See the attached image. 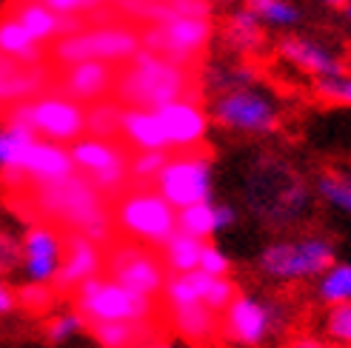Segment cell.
<instances>
[{"mask_svg": "<svg viewBox=\"0 0 351 348\" xmlns=\"http://www.w3.org/2000/svg\"><path fill=\"white\" fill-rule=\"evenodd\" d=\"M34 132H26V129H17V126H3L0 129V174L3 171H12L21 151L34 140Z\"/></svg>", "mask_w": 351, "mask_h": 348, "instance_id": "35", "label": "cell"}, {"mask_svg": "<svg viewBox=\"0 0 351 348\" xmlns=\"http://www.w3.org/2000/svg\"><path fill=\"white\" fill-rule=\"evenodd\" d=\"M154 114L160 117V123L166 129L171 154L178 151H200L208 134V114L197 100L183 97L166 103V106L154 109Z\"/></svg>", "mask_w": 351, "mask_h": 348, "instance_id": "15", "label": "cell"}, {"mask_svg": "<svg viewBox=\"0 0 351 348\" xmlns=\"http://www.w3.org/2000/svg\"><path fill=\"white\" fill-rule=\"evenodd\" d=\"M17 308V291L9 286V280L0 277V317H9Z\"/></svg>", "mask_w": 351, "mask_h": 348, "instance_id": "44", "label": "cell"}, {"mask_svg": "<svg viewBox=\"0 0 351 348\" xmlns=\"http://www.w3.org/2000/svg\"><path fill=\"white\" fill-rule=\"evenodd\" d=\"M220 3H234V0H220Z\"/></svg>", "mask_w": 351, "mask_h": 348, "instance_id": "50", "label": "cell"}, {"mask_svg": "<svg viewBox=\"0 0 351 348\" xmlns=\"http://www.w3.org/2000/svg\"><path fill=\"white\" fill-rule=\"evenodd\" d=\"M226 40H229V46L234 51L254 55L263 46V23L245 6H240L229 14V21H226Z\"/></svg>", "mask_w": 351, "mask_h": 348, "instance_id": "26", "label": "cell"}, {"mask_svg": "<svg viewBox=\"0 0 351 348\" xmlns=\"http://www.w3.org/2000/svg\"><path fill=\"white\" fill-rule=\"evenodd\" d=\"M169 160V151H134L129 158V177L134 180H157Z\"/></svg>", "mask_w": 351, "mask_h": 348, "instance_id": "39", "label": "cell"}, {"mask_svg": "<svg viewBox=\"0 0 351 348\" xmlns=\"http://www.w3.org/2000/svg\"><path fill=\"white\" fill-rule=\"evenodd\" d=\"M346 14H348V21H351V3H348V6H346Z\"/></svg>", "mask_w": 351, "mask_h": 348, "instance_id": "49", "label": "cell"}, {"mask_svg": "<svg viewBox=\"0 0 351 348\" xmlns=\"http://www.w3.org/2000/svg\"><path fill=\"white\" fill-rule=\"evenodd\" d=\"M154 191L174 212L212 203V163H208L206 149L169 154L163 171L154 180Z\"/></svg>", "mask_w": 351, "mask_h": 348, "instance_id": "7", "label": "cell"}, {"mask_svg": "<svg viewBox=\"0 0 351 348\" xmlns=\"http://www.w3.org/2000/svg\"><path fill=\"white\" fill-rule=\"evenodd\" d=\"M43 6H49L55 14L60 17H77L83 12H95L106 3H117V0H40Z\"/></svg>", "mask_w": 351, "mask_h": 348, "instance_id": "42", "label": "cell"}, {"mask_svg": "<svg viewBox=\"0 0 351 348\" xmlns=\"http://www.w3.org/2000/svg\"><path fill=\"white\" fill-rule=\"evenodd\" d=\"M75 311L86 320L95 323H152L157 300L143 297L126 286L114 283L112 277H92L75 291Z\"/></svg>", "mask_w": 351, "mask_h": 348, "instance_id": "3", "label": "cell"}, {"mask_svg": "<svg viewBox=\"0 0 351 348\" xmlns=\"http://www.w3.org/2000/svg\"><path fill=\"white\" fill-rule=\"evenodd\" d=\"M206 243L189 237L183 232H174L166 243H163V266L171 274H189V271H197L200 266V251H203Z\"/></svg>", "mask_w": 351, "mask_h": 348, "instance_id": "27", "label": "cell"}, {"mask_svg": "<svg viewBox=\"0 0 351 348\" xmlns=\"http://www.w3.org/2000/svg\"><path fill=\"white\" fill-rule=\"evenodd\" d=\"M34 206L38 212L63 223L72 234H83L92 243H109L112 240V212L106 206V197L83 177V174H69L58 183L34 186Z\"/></svg>", "mask_w": 351, "mask_h": 348, "instance_id": "1", "label": "cell"}, {"mask_svg": "<svg viewBox=\"0 0 351 348\" xmlns=\"http://www.w3.org/2000/svg\"><path fill=\"white\" fill-rule=\"evenodd\" d=\"M103 266H106V257H103V249L97 243L69 232V237H63V257L51 288L58 294H75L77 286L92 280V277H100Z\"/></svg>", "mask_w": 351, "mask_h": 348, "instance_id": "16", "label": "cell"}, {"mask_svg": "<svg viewBox=\"0 0 351 348\" xmlns=\"http://www.w3.org/2000/svg\"><path fill=\"white\" fill-rule=\"evenodd\" d=\"M137 51H140V32H134L132 26H97L60 38L51 55H55L60 66H72L83 60L117 66V63H129Z\"/></svg>", "mask_w": 351, "mask_h": 348, "instance_id": "6", "label": "cell"}, {"mask_svg": "<svg viewBox=\"0 0 351 348\" xmlns=\"http://www.w3.org/2000/svg\"><path fill=\"white\" fill-rule=\"evenodd\" d=\"M191 75L189 69L174 66L160 55L140 49L126 63L123 72H117L114 100L123 109H160L166 103L191 97ZM197 100V97H191Z\"/></svg>", "mask_w": 351, "mask_h": 348, "instance_id": "2", "label": "cell"}, {"mask_svg": "<svg viewBox=\"0 0 351 348\" xmlns=\"http://www.w3.org/2000/svg\"><path fill=\"white\" fill-rule=\"evenodd\" d=\"M69 174H75V163L69 158V149L34 137V140L21 151L14 169L3 171L0 177H3L9 186H26V183L43 186V183H58V180L69 177Z\"/></svg>", "mask_w": 351, "mask_h": 348, "instance_id": "14", "label": "cell"}, {"mask_svg": "<svg viewBox=\"0 0 351 348\" xmlns=\"http://www.w3.org/2000/svg\"><path fill=\"white\" fill-rule=\"evenodd\" d=\"M208 43H212V21H203V17L174 14L171 21L140 32V49L152 51V55H160L169 63L183 66V69L195 63Z\"/></svg>", "mask_w": 351, "mask_h": 348, "instance_id": "9", "label": "cell"}, {"mask_svg": "<svg viewBox=\"0 0 351 348\" xmlns=\"http://www.w3.org/2000/svg\"><path fill=\"white\" fill-rule=\"evenodd\" d=\"M0 55L23 66H43V49L29 38L14 17L0 21Z\"/></svg>", "mask_w": 351, "mask_h": 348, "instance_id": "25", "label": "cell"}, {"mask_svg": "<svg viewBox=\"0 0 351 348\" xmlns=\"http://www.w3.org/2000/svg\"><path fill=\"white\" fill-rule=\"evenodd\" d=\"M212 120L229 132L266 134L277 129V106L254 86H234L212 103Z\"/></svg>", "mask_w": 351, "mask_h": 348, "instance_id": "11", "label": "cell"}, {"mask_svg": "<svg viewBox=\"0 0 351 348\" xmlns=\"http://www.w3.org/2000/svg\"><path fill=\"white\" fill-rule=\"evenodd\" d=\"M49 89V72L43 66H23L0 55V109L29 103Z\"/></svg>", "mask_w": 351, "mask_h": 348, "instance_id": "20", "label": "cell"}, {"mask_svg": "<svg viewBox=\"0 0 351 348\" xmlns=\"http://www.w3.org/2000/svg\"><path fill=\"white\" fill-rule=\"evenodd\" d=\"M249 9L260 23L274 26V29H291L300 23V9L289 0H245Z\"/></svg>", "mask_w": 351, "mask_h": 348, "instance_id": "30", "label": "cell"}, {"mask_svg": "<svg viewBox=\"0 0 351 348\" xmlns=\"http://www.w3.org/2000/svg\"><path fill=\"white\" fill-rule=\"evenodd\" d=\"M103 269L109 271L114 283L143 294V297L157 300L163 294V286H166L163 260L152 254L146 246H140V243H120V246H112Z\"/></svg>", "mask_w": 351, "mask_h": 348, "instance_id": "12", "label": "cell"}, {"mask_svg": "<svg viewBox=\"0 0 351 348\" xmlns=\"http://www.w3.org/2000/svg\"><path fill=\"white\" fill-rule=\"evenodd\" d=\"M277 51H280L283 60H289L294 69H300V72L311 75L314 80L346 75V60L340 55H335L331 49H326L323 43H317V40L289 34V38H280Z\"/></svg>", "mask_w": 351, "mask_h": 348, "instance_id": "19", "label": "cell"}, {"mask_svg": "<svg viewBox=\"0 0 351 348\" xmlns=\"http://www.w3.org/2000/svg\"><path fill=\"white\" fill-rule=\"evenodd\" d=\"M120 134L126 137V143L134 151H169L171 154L160 117L149 109H123Z\"/></svg>", "mask_w": 351, "mask_h": 348, "instance_id": "22", "label": "cell"}, {"mask_svg": "<svg viewBox=\"0 0 351 348\" xmlns=\"http://www.w3.org/2000/svg\"><path fill=\"white\" fill-rule=\"evenodd\" d=\"M112 223L140 246H160L178 232V212L154 188H132L120 195Z\"/></svg>", "mask_w": 351, "mask_h": 348, "instance_id": "4", "label": "cell"}, {"mask_svg": "<svg viewBox=\"0 0 351 348\" xmlns=\"http://www.w3.org/2000/svg\"><path fill=\"white\" fill-rule=\"evenodd\" d=\"M289 348H337V345H331V343H326L320 337H297Z\"/></svg>", "mask_w": 351, "mask_h": 348, "instance_id": "45", "label": "cell"}, {"mask_svg": "<svg viewBox=\"0 0 351 348\" xmlns=\"http://www.w3.org/2000/svg\"><path fill=\"white\" fill-rule=\"evenodd\" d=\"M21 251H23L21 269L26 274V283H38V286L55 283L63 257V237L51 225H32L21 240Z\"/></svg>", "mask_w": 351, "mask_h": 348, "instance_id": "18", "label": "cell"}, {"mask_svg": "<svg viewBox=\"0 0 351 348\" xmlns=\"http://www.w3.org/2000/svg\"><path fill=\"white\" fill-rule=\"evenodd\" d=\"M289 328V308L280 303L237 294L234 303L220 314V334L243 348H260L269 337Z\"/></svg>", "mask_w": 351, "mask_h": 348, "instance_id": "8", "label": "cell"}, {"mask_svg": "<svg viewBox=\"0 0 351 348\" xmlns=\"http://www.w3.org/2000/svg\"><path fill=\"white\" fill-rule=\"evenodd\" d=\"M166 3H178V0H166Z\"/></svg>", "mask_w": 351, "mask_h": 348, "instance_id": "51", "label": "cell"}, {"mask_svg": "<svg viewBox=\"0 0 351 348\" xmlns=\"http://www.w3.org/2000/svg\"><path fill=\"white\" fill-rule=\"evenodd\" d=\"M32 109V132L46 137L49 143H75L86 134V106L63 95H40L29 103Z\"/></svg>", "mask_w": 351, "mask_h": 348, "instance_id": "13", "label": "cell"}, {"mask_svg": "<svg viewBox=\"0 0 351 348\" xmlns=\"http://www.w3.org/2000/svg\"><path fill=\"white\" fill-rule=\"evenodd\" d=\"M17 291V308H23L26 314L32 317H43L55 308V300H58V291L51 286H38V283H26Z\"/></svg>", "mask_w": 351, "mask_h": 348, "instance_id": "34", "label": "cell"}, {"mask_svg": "<svg viewBox=\"0 0 351 348\" xmlns=\"http://www.w3.org/2000/svg\"><path fill=\"white\" fill-rule=\"evenodd\" d=\"M117 83V69L109 63H97V60H83V63H72L63 66L58 89L63 97L80 103V106H95L100 100H109V95L114 92Z\"/></svg>", "mask_w": 351, "mask_h": 348, "instance_id": "17", "label": "cell"}, {"mask_svg": "<svg viewBox=\"0 0 351 348\" xmlns=\"http://www.w3.org/2000/svg\"><path fill=\"white\" fill-rule=\"evenodd\" d=\"M83 332H86V320L77 314V311H60V314H51L43 323V340L49 345H63Z\"/></svg>", "mask_w": 351, "mask_h": 348, "instance_id": "32", "label": "cell"}, {"mask_svg": "<svg viewBox=\"0 0 351 348\" xmlns=\"http://www.w3.org/2000/svg\"><path fill=\"white\" fill-rule=\"evenodd\" d=\"M197 271L208 274V277H229L232 271V260L229 254H226L220 246H215V243H206L203 251H200V266Z\"/></svg>", "mask_w": 351, "mask_h": 348, "instance_id": "40", "label": "cell"}, {"mask_svg": "<svg viewBox=\"0 0 351 348\" xmlns=\"http://www.w3.org/2000/svg\"><path fill=\"white\" fill-rule=\"evenodd\" d=\"M343 60H346V75L351 77V51H348V58H343Z\"/></svg>", "mask_w": 351, "mask_h": 348, "instance_id": "48", "label": "cell"}, {"mask_svg": "<svg viewBox=\"0 0 351 348\" xmlns=\"http://www.w3.org/2000/svg\"><path fill=\"white\" fill-rule=\"evenodd\" d=\"M178 232L195 237L200 243H208L217 229H215V203H200V206H191L178 212Z\"/></svg>", "mask_w": 351, "mask_h": 348, "instance_id": "31", "label": "cell"}, {"mask_svg": "<svg viewBox=\"0 0 351 348\" xmlns=\"http://www.w3.org/2000/svg\"><path fill=\"white\" fill-rule=\"evenodd\" d=\"M234 223H237L234 206H229V203H215V229H217V234L226 232V229H232Z\"/></svg>", "mask_w": 351, "mask_h": 348, "instance_id": "43", "label": "cell"}, {"mask_svg": "<svg viewBox=\"0 0 351 348\" xmlns=\"http://www.w3.org/2000/svg\"><path fill=\"white\" fill-rule=\"evenodd\" d=\"M314 97L328 106H348L351 109V77L340 75V77H323L314 80Z\"/></svg>", "mask_w": 351, "mask_h": 348, "instance_id": "38", "label": "cell"}, {"mask_svg": "<svg viewBox=\"0 0 351 348\" xmlns=\"http://www.w3.org/2000/svg\"><path fill=\"white\" fill-rule=\"evenodd\" d=\"M337 263L335 243L326 237H303V240H277L263 249L257 266L269 280L294 283L311 280L326 274Z\"/></svg>", "mask_w": 351, "mask_h": 348, "instance_id": "5", "label": "cell"}, {"mask_svg": "<svg viewBox=\"0 0 351 348\" xmlns=\"http://www.w3.org/2000/svg\"><path fill=\"white\" fill-rule=\"evenodd\" d=\"M348 180H351V174H348Z\"/></svg>", "mask_w": 351, "mask_h": 348, "instance_id": "52", "label": "cell"}, {"mask_svg": "<svg viewBox=\"0 0 351 348\" xmlns=\"http://www.w3.org/2000/svg\"><path fill=\"white\" fill-rule=\"evenodd\" d=\"M317 297L328 308L351 303V263H335L317 277Z\"/></svg>", "mask_w": 351, "mask_h": 348, "instance_id": "28", "label": "cell"}, {"mask_svg": "<svg viewBox=\"0 0 351 348\" xmlns=\"http://www.w3.org/2000/svg\"><path fill=\"white\" fill-rule=\"evenodd\" d=\"M69 158L75 171L83 174L103 197H120L129 180V154L114 140L100 137H80L69 146Z\"/></svg>", "mask_w": 351, "mask_h": 348, "instance_id": "10", "label": "cell"}, {"mask_svg": "<svg viewBox=\"0 0 351 348\" xmlns=\"http://www.w3.org/2000/svg\"><path fill=\"white\" fill-rule=\"evenodd\" d=\"M326 337L337 348H351V303L328 308L326 314Z\"/></svg>", "mask_w": 351, "mask_h": 348, "instance_id": "37", "label": "cell"}, {"mask_svg": "<svg viewBox=\"0 0 351 348\" xmlns=\"http://www.w3.org/2000/svg\"><path fill=\"white\" fill-rule=\"evenodd\" d=\"M323 3H326V6H348L351 0H323Z\"/></svg>", "mask_w": 351, "mask_h": 348, "instance_id": "47", "label": "cell"}, {"mask_svg": "<svg viewBox=\"0 0 351 348\" xmlns=\"http://www.w3.org/2000/svg\"><path fill=\"white\" fill-rule=\"evenodd\" d=\"M237 297V286L232 277H208L206 274V286H203V306L208 311H215V314L220 317L226 308H229Z\"/></svg>", "mask_w": 351, "mask_h": 348, "instance_id": "36", "label": "cell"}, {"mask_svg": "<svg viewBox=\"0 0 351 348\" xmlns=\"http://www.w3.org/2000/svg\"><path fill=\"white\" fill-rule=\"evenodd\" d=\"M23 266V251H21V240L9 232H0V277L6 280V274Z\"/></svg>", "mask_w": 351, "mask_h": 348, "instance_id": "41", "label": "cell"}, {"mask_svg": "<svg viewBox=\"0 0 351 348\" xmlns=\"http://www.w3.org/2000/svg\"><path fill=\"white\" fill-rule=\"evenodd\" d=\"M171 325H174V332H178L180 340H186L191 345H200V348L220 337V317L215 311H208L203 303L171 311Z\"/></svg>", "mask_w": 351, "mask_h": 348, "instance_id": "23", "label": "cell"}, {"mask_svg": "<svg viewBox=\"0 0 351 348\" xmlns=\"http://www.w3.org/2000/svg\"><path fill=\"white\" fill-rule=\"evenodd\" d=\"M120 120H123V106L117 100H100L95 106L86 109V132L89 137H100V140H112L120 134Z\"/></svg>", "mask_w": 351, "mask_h": 348, "instance_id": "29", "label": "cell"}, {"mask_svg": "<svg viewBox=\"0 0 351 348\" xmlns=\"http://www.w3.org/2000/svg\"><path fill=\"white\" fill-rule=\"evenodd\" d=\"M154 328H157L154 320L152 323H95V325H86V332L95 337L100 348H140Z\"/></svg>", "mask_w": 351, "mask_h": 348, "instance_id": "24", "label": "cell"}, {"mask_svg": "<svg viewBox=\"0 0 351 348\" xmlns=\"http://www.w3.org/2000/svg\"><path fill=\"white\" fill-rule=\"evenodd\" d=\"M317 195L335 208L351 212V180L346 171H335L328 169L317 177Z\"/></svg>", "mask_w": 351, "mask_h": 348, "instance_id": "33", "label": "cell"}, {"mask_svg": "<svg viewBox=\"0 0 351 348\" xmlns=\"http://www.w3.org/2000/svg\"><path fill=\"white\" fill-rule=\"evenodd\" d=\"M140 348H174L163 334H160V328H154V332L146 337V343L143 345H140Z\"/></svg>", "mask_w": 351, "mask_h": 348, "instance_id": "46", "label": "cell"}, {"mask_svg": "<svg viewBox=\"0 0 351 348\" xmlns=\"http://www.w3.org/2000/svg\"><path fill=\"white\" fill-rule=\"evenodd\" d=\"M9 17H14L38 46L43 40H60V38H69V34L83 32L80 17H60L49 6H43L40 0H21Z\"/></svg>", "mask_w": 351, "mask_h": 348, "instance_id": "21", "label": "cell"}]
</instances>
